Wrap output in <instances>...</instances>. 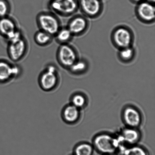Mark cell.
Masks as SVG:
<instances>
[{
  "label": "cell",
  "instance_id": "cell-26",
  "mask_svg": "<svg viewBox=\"0 0 155 155\" xmlns=\"http://www.w3.org/2000/svg\"><path fill=\"white\" fill-rule=\"evenodd\" d=\"M107 155H112V154H107Z\"/></svg>",
  "mask_w": 155,
  "mask_h": 155
},
{
  "label": "cell",
  "instance_id": "cell-1",
  "mask_svg": "<svg viewBox=\"0 0 155 155\" xmlns=\"http://www.w3.org/2000/svg\"><path fill=\"white\" fill-rule=\"evenodd\" d=\"M36 22L39 29L54 37L61 28V21L59 17L51 11L42 12L38 14Z\"/></svg>",
  "mask_w": 155,
  "mask_h": 155
},
{
  "label": "cell",
  "instance_id": "cell-14",
  "mask_svg": "<svg viewBox=\"0 0 155 155\" xmlns=\"http://www.w3.org/2000/svg\"><path fill=\"white\" fill-rule=\"evenodd\" d=\"M54 39V36L40 30L36 32L34 36V40L36 45L42 47L50 45Z\"/></svg>",
  "mask_w": 155,
  "mask_h": 155
},
{
  "label": "cell",
  "instance_id": "cell-20",
  "mask_svg": "<svg viewBox=\"0 0 155 155\" xmlns=\"http://www.w3.org/2000/svg\"><path fill=\"white\" fill-rule=\"evenodd\" d=\"M75 155H92V147L89 144H80L75 148Z\"/></svg>",
  "mask_w": 155,
  "mask_h": 155
},
{
  "label": "cell",
  "instance_id": "cell-3",
  "mask_svg": "<svg viewBox=\"0 0 155 155\" xmlns=\"http://www.w3.org/2000/svg\"><path fill=\"white\" fill-rule=\"evenodd\" d=\"M56 59L61 66L68 70L79 59L76 50L69 43L60 45Z\"/></svg>",
  "mask_w": 155,
  "mask_h": 155
},
{
  "label": "cell",
  "instance_id": "cell-23",
  "mask_svg": "<svg viewBox=\"0 0 155 155\" xmlns=\"http://www.w3.org/2000/svg\"><path fill=\"white\" fill-rule=\"evenodd\" d=\"M72 103L73 105L78 108L84 105L85 99L84 97L81 95H76L72 98Z\"/></svg>",
  "mask_w": 155,
  "mask_h": 155
},
{
  "label": "cell",
  "instance_id": "cell-22",
  "mask_svg": "<svg viewBox=\"0 0 155 155\" xmlns=\"http://www.w3.org/2000/svg\"><path fill=\"white\" fill-rule=\"evenodd\" d=\"M124 155H148L145 150L141 147H134L124 150Z\"/></svg>",
  "mask_w": 155,
  "mask_h": 155
},
{
  "label": "cell",
  "instance_id": "cell-19",
  "mask_svg": "<svg viewBox=\"0 0 155 155\" xmlns=\"http://www.w3.org/2000/svg\"><path fill=\"white\" fill-rule=\"evenodd\" d=\"M123 135L124 141L130 144L135 143L139 138V133L133 129H126L123 132Z\"/></svg>",
  "mask_w": 155,
  "mask_h": 155
},
{
  "label": "cell",
  "instance_id": "cell-18",
  "mask_svg": "<svg viewBox=\"0 0 155 155\" xmlns=\"http://www.w3.org/2000/svg\"><path fill=\"white\" fill-rule=\"evenodd\" d=\"M88 67V63L84 59H78L68 70L73 73H80L86 71Z\"/></svg>",
  "mask_w": 155,
  "mask_h": 155
},
{
  "label": "cell",
  "instance_id": "cell-21",
  "mask_svg": "<svg viewBox=\"0 0 155 155\" xmlns=\"http://www.w3.org/2000/svg\"><path fill=\"white\" fill-rule=\"evenodd\" d=\"M11 9L10 3L7 0H0V18L9 16Z\"/></svg>",
  "mask_w": 155,
  "mask_h": 155
},
{
  "label": "cell",
  "instance_id": "cell-15",
  "mask_svg": "<svg viewBox=\"0 0 155 155\" xmlns=\"http://www.w3.org/2000/svg\"><path fill=\"white\" fill-rule=\"evenodd\" d=\"M79 115L78 108L72 104L65 107L62 114L64 120L70 123L76 121L78 118Z\"/></svg>",
  "mask_w": 155,
  "mask_h": 155
},
{
  "label": "cell",
  "instance_id": "cell-6",
  "mask_svg": "<svg viewBox=\"0 0 155 155\" xmlns=\"http://www.w3.org/2000/svg\"><path fill=\"white\" fill-rule=\"evenodd\" d=\"M112 42L119 49L131 46L133 40V35L127 27L120 26L115 29L112 33Z\"/></svg>",
  "mask_w": 155,
  "mask_h": 155
},
{
  "label": "cell",
  "instance_id": "cell-2",
  "mask_svg": "<svg viewBox=\"0 0 155 155\" xmlns=\"http://www.w3.org/2000/svg\"><path fill=\"white\" fill-rule=\"evenodd\" d=\"M48 7L58 17H68L76 12L79 5L77 0H50Z\"/></svg>",
  "mask_w": 155,
  "mask_h": 155
},
{
  "label": "cell",
  "instance_id": "cell-24",
  "mask_svg": "<svg viewBox=\"0 0 155 155\" xmlns=\"http://www.w3.org/2000/svg\"><path fill=\"white\" fill-rule=\"evenodd\" d=\"M134 2H136V3H139L141 1H142V0H132Z\"/></svg>",
  "mask_w": 155,
  "mask_h": 155
},
{
  "label": "cell",
  "instance_id": "cell-12",
  "mask_svg": "<svg viewBox=\"0 0 155 155\" xmlns=\"http://www.w3.org/2000/svg\"><path fill=\"white\" fill-rule=\"evenodd\" d=\"M18 29L16 21L11 17L0 18V35L5 39H7Z\"/></svg>",
  "mask_w": 155,
  "mask_h": 155
},
{
  "label": "cell",
  "instance_id": "cell-8",
  "mask_svg": "<svg viewBox=\"0 0 155 155\" xmlns=\"http://www.w3.org/2000/svg\"><path fill=\"white\" fill-rule=\"evenodd\" d=\"M79 7L87 17L96 18L101 14L103 6L100 0H79Z\"/></svg>",
  "mask_w": 155,
  "mask_h": 155
},
{
  "label": "cell",
  "instance_id": "cell-16",
  "mask_svg": "<svg viewBox=\"0 0 155 155\" xmlns=\"http://www.w3.org/2000/svg\"><path fill=\"white\" fill-rule=\"evenodd\" d=\"M74 36L67 27L62 26L54 36L56 42L61 44L69 43Z\"/></svg>",
  "mask_w": 155,
  "mask_h": 155
},
{
  "label": "cell",
  "instance_id": "cell-7",
  "mask_svg": "<svg viewBox=\"0 0 155 155\" xmlns=\"http://www.w3.org/2000/svg\"><path fill=\"white\" fill-rule=\"evenodd\" d=\"M118 144L116 140L106 134L100 135L94 140L96 148L100 152L104 154H111L114 153L117 148Z\"/></svg>",
  "mask_w": 155,
  "mask_h": 155
},
{
  "label": "cell",
  "instance_id": "cell-11",
  "mask_svg": "<svg viewBox=\"0 0 155 155\" xmlns=\"http://www.w3.org/2000/svg\"><path fill=\"white\" fill-rule=\"evenodd\" d=\"M88 26L87 19L84 17L78 15L71 18L66 27L74 36L83 34L87 29Z\"/></svg>",
  "mask_w": 155,
  "mask_h": 155
},
{
  "label": "cell",
  "instance_id": "cell-10",
  "mask_svg": "<svg viewBox=\"0 0 155 155\" xmlns=\"http://www.w3.org/2000/svg\"><path fill=\"white\" fill-rule=\"evenodd\" d=\"M21 69L7 61L0 60V82L3 83L19 76Z\"/></svg>",
  "mask_w": 155,
  "mask_h": 155
},
{
  "label": "cell",
  "instance_id": "cell-4",
  "mask_svg": "<svg viewBox=\"0 0 155 155\" xmlns=\"http://www.w3.org/2000/svg\"><path fill=\"white\" fill-rule=\"evenodd\" d=\"M28 49L27 41L23 36L18 40L8 43V56L13 62L20 61L26 55Z\"/></svg>",
  "mask_w": 155,
  "mask_h": 155
},
{
  "label": "cell",
  "instance_id": "cell-25",
  "mask_svg": "<svg viewBox=\"0 0 155 155\" xmlns=\"http://www.w3.org/2000/svg\"><path fill=\"white\" fill-rule=\"evenodd\" d=\"M147 1L151 3H154L155 0H147Z\"/></svg>",
  "mask_w": 155,
  "mask_h": 155
},
{
  "label": "cell",
  "instance_id": "cell-13",
  "mask_svg": "<svg viewBox=\"0 0 155 155\" xmlns=\"http://www.w3.org/2000/svg\"><path fill=\"white\" fill-rule=\"evenodd\" d=\"M124 118L126 123L130 127L138 126L140 124L141 118L139 112L133 108L128 107L125 109Z\"/></svg>",
  "mask_w": 155,
  "mask_h": 155
},
{
  "label": "cell",
  "instance_id": "cell-9",
  "mask_svg": "<svg viewBox=\"0 0 155 155\" xmlns=\"http://www.w3.org/2000/svg\"><path fill=\"white\" fill-rule=\"evenodd\" d=\"M137 15L141 21L147 23L154 22L155 8L152 3L148 2H141L136 9Z\"/></svg>",
  "mask_w": 155,
  "mask_h": 155
},
{
  "label": "cell",
  "instance_id": "cell-5",
  "mask_svg": "<svg viewBox=\"0 0 155 155\" xmlns=\"http://www.w3.org/2000/svg\"><path fill=\"white\" fill-rule=\"evenodd\" d=\"M59 80L58 71L54 65H49L41 74L39 83L41 87L45 91H50L57 86Z\"/></svg>",
  "mask_w": 155,
  "mask_h": 155
},
{
  "label": "cell",
  "instance_id": "cell-17",
  "mask_svg": "<svg viewBox=\"0 0 155 155\" xmlns=\"http://www.w3.org/2000/svg\"><path fill=\"white\" fill-rule=\"evenodd\" d=\"M135 51L131 46L120 49L118 56L121 60L124 62H128L131 61L134 57Z\"/></svg>",
  "mask_w": 155,
  "mask_h": 155
}]
</instances>
